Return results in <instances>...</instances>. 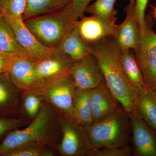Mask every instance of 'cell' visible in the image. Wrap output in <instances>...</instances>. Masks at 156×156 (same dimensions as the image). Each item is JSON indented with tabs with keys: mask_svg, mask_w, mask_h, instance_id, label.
<instances>
[{
	"mask_svg": "<svg viewBox=\"0 0 156 156\" xmlns=\"http://www.w3.org/2000/svg\"><path fill=\"white\" fill-rule=\"evenodd\" d=\"M89 44L112 94L126 112L136 113L139 89L126 77L121 63L122 50L114 39L109 37Z\"/></svg>",
	"mask_w": 156,
	"mask_h": 156,
	"instance_id": "1",
	"label": "cell"
},
{
	"mask_svg": "<svg viewBox=\"0 0 156 156\" xmlns=\"http://www.w3.org/2000/svg\"><path fill=\"white\" fill-rule=\"evenodd\" d=\"M57 110L45 99L37 116L26 128L14 129L0 143V156L17 148L34 145L56 149L61 138Z\"/></svg>",
	"mask_w": 156,
	"mask_h": 156,
	"instance_id": "2",
	"label": "cell"
},
{
	"mask_svg": "<svg viewBox=\"0 0 156 156\" xmlns=\"http://www.w3.org/2000/svg\"><path fill=\"white\" fill-rule=\"evenodd\" d=\"M69 5L64 9L24 20L25 25L46 48L56 47L79 19Z\"/></svg>",
	"mask_w": 156,
	"mask_h": 156,
	"instance_id": "3",
	"label": "cell"
},
{
	"mask_svg": "<svg viewBox=\"0 0 156 156\" xmlns=\"http://www.w3.org/2000/svg\"><path fill=\"white\" fill-rule=\"evenodd\" d=\"M94 149L128 145L131 140L130 114L119 108L106 119L87 128Z\"/></svg>",
	"mask_w": 156,
	"mask_h": 156,
	"instance_id": "4",
	"label": "cell"
},
{
	"mask_svg": "<svg viewBox=\"0 0 156 156\" xmlns=\"http://www.w3.org/2000/svg\"><path fill=\"white\" fill-rule=\"evenodd\" d=\"M58 122L61 133L56 148L58 153L63 156H91L94 149L87 128L74 119L60 113Z\"/></svg>",
	"mask_w": 156,
	"mask_h": 156,
	"instance_id": "5",
	"label": "cell"
},
{
	"mask_svg": "<svg viewBox=\"0 0 156 156\" xmlns=\"http://www.w3.org/2000/svg\"><path fill=\"white\" fill-rule=\"evenodd\" d=\"M73 62L55 48L51 49L48 56L34 62L37 83L34 90L43 92L51 84L69 76Z\"/></svg>",
	"mask_w": 156,
	"mask_h": 156,
	"instance_id": "6",
	"label": "cell"
},
{
	"mask_svg": "<svg viewBox=\"0 0 156 156\" xmlns=\"http://www.w3.org/2000/svg\"><path fill=\"white\" fill-rule=\"evenodd\" d=\"M150 22L146 17L145 26L140 30L134 50L146 88H152L156 81V33Z\"/></svg>",
	"mask_w": 156,
	"mask_h": 156,
	"instance_id": "7",
	"label": "cell"
},
{
	"mask_svg": "<svg viewBox=\"0 0 156 156\" xmlns=\"http://www.w3.org/2000/svg\"><path fill=\"white\" fill-rule=\"evenodd\" d=\"M76 88L70 76L46 87L43 93L46 100L59 113L74 119L73 95Z\"/></svg>",
	"mask_w": 156,
	"mask_h": 156,
	"instance_id": "8",
	"label": "cell"
},
{
	"mask_svg": "<svg viewBox=\"0 0 156 156\" xmlns=\"http://www.w3.org/2000/svg\"><path fill=\"white\" fill-rule=\"evenodd\" d=\"M133 156H156V131L138 113L130 114Z\"/></svg>",
	"mask_w": 156,
	"mask_h": 156,
	"instance_id": "9",
	"label": "cell"
},
{
	"mask_svg": "<svg viewBox=\"0 0 156 156\" xmlns=\"http://www.w3.org/2000/svg\"><path fill=\"white\" fill-rule=\"evenodd\" d=\"M116 20V17L83 16L77 20L75 26L84 41L91 44L113 37L118 26Z\"/></svg>",
	"mask_w": 156,
	"mask_h": 156,
	"instance_id": "10",
	"label": "cell"
},
{
	"mask_svg": "<svg viewBox=\"0 0 156 156\" xmlns=\"http://www.w3.org/2000/svg\"><path fill=\"white\" fill-rule=\"evenodd\" d=\"M14 85L23 91L34 90L37 83L34 61L15 54L9 56L6 72Z\"/></svg>",
	"mask_w": 156,
	"mask_h": 156,
	"instance_id": "11",
	"label": "cell"
},
{
	"mask_svg": "<svg viewBox=\"0 0 156 156\" xmlns=\"http://www.w3.org/2000/svg\"><path fill=\"white\" fill-rule=\"evenodd\" d=\"M70 76L76 88L92 89L105 81L100 66L91 53L79 61L74 62Z\"/></svg>",
	"mask_w": 156,
	"mask_h": 156,
	"instance_id": "12",
	"label": "cell"
},
{
	"mask_svg": "<svg viewBox=\"0 0 156 156\" xmlns=\"http://www.w3.org/2000/svg\"><path fill=\"white\" fill-rule=\"evenodd\" d=\"M5 18L11 25L17 41L32 60L38 61L50 54L51 49L46 48L39 41L25 25L22 17Z\"/></svg>",
	"mask_w": 156,
	"mask_h": 156,
	"instance_id": "13",
	"label": "cell"
},
{
	"mask_svg": "<svg viewBox=\"0 0 156 156\" xmlns=\"http://www.w3.org/2000/svg\"><path fill=\"white\" fill-rule=\"evenodd\" d=\"M125 10L126 18L121 24L117 26L112 37L121 50H134L138 41L140 33L135 4L129 2Z\"/></svg>",
	"mask_w": 156,
	"mask_h": 156,
	"instance_id": "14",
	"label": "cell"
},
{
	"mask_svg": "<svg viewBox=\"0 0 156 156\" xmlns=\"http://www.w3.org/2000/svg\"><path fill=\"white\" fill-rule=\"evenodd\" d=\"M92 99L93 123L105 119L119 108V102L105 81L92 89Z\"/></svg>",
	"mask_w": 156,
	"mask_h": 156,
	"instance_id": "15",
	"label": "cell"
},
{
	"mask_svg": "<svg viewBox=\"0 0 156 156\" xmlns=\"http://www.w3.org/2000/svg\"><path fill=\"white\" fill-rule=\"evenodd\" d=\"M21 90L11 81L7 73L0 75V114L21 112Z\"/></svg>",
	"mask_w": 156,
	"mask_h": 156,
	"instance_id": "16",
	"label": "cell"
},
{
	"mask_svg": "<svg viewBox=\"0 0 156 156\" xmlns=\"http://www.w3.org/2000/svg\"><path fill=\"white\" fill-rule=\"evenodd\" d=\"M54 48L73 62L81 60L91 54L90 44L81 37L75 25Z\"/></svg>",
	"mask_w": 156,
	"mask_h": 156,
	"instance_id": "17",
	"label": "cell"
},
{
	"mask_svg": "<svg viewBox=\"0 0 156 156\" xmlns=\"http://www.w3.org/2000/svg\"><path fill=\"white\" fill-rule=\"evenodd\" d=\"M74 119L86 128L93 123L92 89L76 88L74 92Z\"/></svg>",
	"mask_w": 156,
	"mask_h": 156,
	"instance_id": "18",
	"label": "cell"
},
{
	"mask_svg": "<svg viewBox=\"0 0 156 156\" xmlns=\"http://www.w3.org/2000/svg\"><path fill=\"white\" fill-rule=\"evenodd\" d=\"M136 110L148 126L156 131V94L153 88L138 89Z\"/></svg>",
	"mask_w": 156,
	"mask_h": 156,
	"instance_id": "19",
	"label": "cell"
},
{
	"mask_svg": "<svg viewBox=\"0 0 156 156\" xmlns=\"http://www.w3.org/2000/svg\"><path fill=\"white\" fill-rule=\"evenodd\" d=\"M0 52L18 55L31 59L20 45L11 25L2 14H0Z\"/></svg>",
	"mask_w": 156,
	"mask_h": 156,
	"instance_id": "20",
	"label": "cell"
},
{
	"mask_svg": "<svg viewBox=\"0 0 156 156\" xmlns=\"http://www.w3.org/2000/svg\"><path fill=\"white\" fill-rule=\"evenodd\" d=\"M72 0H27L26 8L23 15V20L50 14L64 9Z\"/></svg>",
	"mask_w": 156,
	"mask_h": 156,
	"instance_id": "21",
	"label": "cell"
},
{
	"mask_svg": "<svg viewBox=\"0 0 156 156\" xmlns=\"http://www.w3.org/2000/svg\"><path fill=\"white\" fill-rule=\"evenodd\" d=\"M121 61L123 71L130 83L137 89L146 88L141 70L131 50H122Z\"/></svg>",
	"mask_w": 156,
	"mask_h": 156,
	"instance_id": "22",
	"label": "cell"
},
{
	"mask_svg": "<svg viewBox=\"0 0 156 156\" xmlns=\"http://www.w3.org/2000/svg\"><path fill=\"white\" fill-rule=\"evenodd\" d=\"M21 92V112L23 118L30 122L38 115L46 98L41 91L30 90Z\"/></svg>",
	"mask_w": 156,
	"mask_h": 156,
	"instance_id": "23",
	"label": "cell"
},
{
	"mask_svg": "<svg viewBox=\"0 0 156 156\" xmlns=\"http://www.w3.org/2000/svg\"><path fill=\"white\" fill-rule=\"evenodd\" d=\"M117 0H95L86 9V13L93 16L114 18L117 13L115 9Z\"/></svg>",
	"mask_w": 156,
	"mask_h": 156,
	"instance_id": "24",
	"label": "cell"
},
{
	"mask_svg": "<svg viewBox=\"0 0 156 156\" xmlns=\"http://www.w3.org/2000/svg\"><path fill=\"white\" fill-rule=\"evenodd\" d=\"M52 148L41 146H24L6 153L2 156H54L56 155Z\"/></svg>",
	"mask_w": 156,
	"mask_h": 156,
	"instance_id": "25",
	"label": "cell"
},
{
	"mask_svg": "<svg viewBox=\"0 0 156 156\" xmlns=\"http://www.w3.org/2000/svg\"><path fill=\"white\" fill-rule=\"evenodd\" d=\"M27 0H0L1 14L6 18L22 17Z\"/></svg>",
	"mask_w": 156,
	"mask_h": 156,
	"instance_id": "26",
	"label": "cell"
},
{
	"mask_svg": "<svg viewBox=\"0 0 156 156\" xmlns=\"http://www.w3.org/2000/svg\"><path fill=\"white\" fill-rule=\"evenodd\" d=\"M133 156L132 147L129 144L122 146H114L94 149L91 156Z\"/></svg>",
	"mask_w": 156,
	"mask_h": 156,
	"instance_id": "27",
	"label": "cell"
},
{
	"mask_svg": "<svg viewBox=\"0 0 156 156\" xmlns=\"http://www.w3.org/2000/svg\"><path fill=\"white\" fill-rule=\"evenodd\" d=\"M29 122L24 118H0V137L14 129L27 126Z\"/></svg>",
	"mask_w": 156,
	"mask_h": 156,
	"instance_id": "28",
	"label": "cell"
},
{
	"mask_svg": "<svg viewBox=\"0 0 156 156\" xmlns=\"http://www.w3.org/2000/svg\"><path fill=\"white\" fill-rule=\"evenodd\" d=\"M149 0H135L136 18L140 29L142 30L145 24V11Z\"/></svg>",
	"mask_w": 156,
	"mask_h": 156,
	"instance_id": "29",
	"label": "cell"
},
{
	"mask_svg": "<svg viewBox=\"0 0 156 156\" xmlns=\"http://www.w3.org/2000/svg\"><path fill=\"white\" fill-rule=\"evenodd\" d=\"M93 0H72L69 5L79 19L83 16L87 7Z\"/></svg>",
	"mask_w": 156,
	"mask_h": 156,
	"instance_id": "30",
	"label": "cell"
},
{
	"mask_svg": "<svg viewBox=\"0 0 156 156\" xmlns=\"http://www.w3.org/2000/svg\"><path fill=\"white\" fill-rule=\"evenodd\" d=\"M10 55L0 52V75L6 72L7 62Z\"/></svg>",
	"mask_w": 156,
	"mask_h": 156,
	"instance_id": "31",
	"label": "cell"
},
{
	"mask_svg": "<svg viewBox=\"0 0 156 156\" xmlns=\"http://www.w3.org/2000/svg\"><path fill=\"white\" fill-rule=\"evenodd\" d=\"M154 91L155 92L156 94V81L155 82V83H154L153 86L152 87Z\"/></svg>",
	"mask_w": 156,
	"mask_h": 156,
	"instance_id": "32",
	"label": "cell"
},
{
	"mask_svg": "<svg viewBox=\"0 0 156 156\" xmlns=\"http://www.w3.org/2000/svg\"><path fill=\"white\" fill-rule=\"evenodd\" d=\"M130 2L135 4V0H130Z\"/></svg>",
	"mask_w": 156,
	"mask_h": 156,
	"instance_id": "33",
	"label": "cell"
},
{
	"mask_svg": "<svg viewBox=\"0 0 156 156\" xmlns=\"http://www.w3.org/2000/svg\"><path fill=\"white\" fill-rule=\"evenodd\" d=\"M154 16L156 19V7L154 9Z\"/></svg>",
	"mask_w": 156,
	"mask_h": 156,
	"instance_id": "34",
	"label": "cell"
},
{
	"mask_svg": "<svg viewBox=\"0 0 156 156\" xmlns=\"http://www.w3.org/2000/svg\"><path fill=\"white\" fill-rule=\"evenodd\" d=\"M1 14V11H0V14Z\"/></svg>",
	"mask_w": 156,
	"mask_h": 156,
	"instance_id": "35",
	"label": "cell"
}]
</instances>
